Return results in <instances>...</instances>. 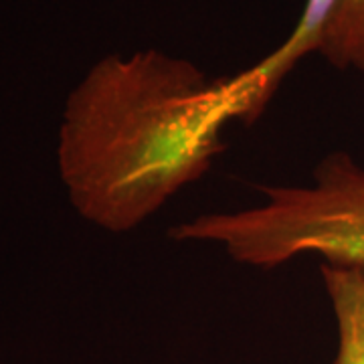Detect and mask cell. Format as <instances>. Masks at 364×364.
<instances>
[{"label":"cell","mask_w":364,"mask_h":364,"mask_svg":"<svg viewBox=\"0 0 364 364\" xmlns=\"http://www.w3.org/2000/svg\"><path fill=\"white\" fill-rule=\"evenodd\" d=\"M320 55L340 71L364 73V0H342L324 31Z\"/></svg>","instance_id":"cell-5"},{"label":"cell","mask_w":364,"mask_h":364,"mask_svg":"<svg viewBox=\"0 0 364 364\" xmlns=\"http://www.w3.org/2000/svg\"><path fill=\"white\" fill-rule=\"evenodd\" d=\"M342 0H306L298 25L277 49L259 63L219 79L231 122L251 124L263 114L277 87L304 57L320 51L324 31Z\"/></svg>","instance_id":"cell-3"},{"label":"cell","mask_w":364,"mask_h":364,"mask_svg":"<svg viewBox=\"0 0 364 364\" xmlns=\"http://www.w3.org/2000/svg\"><path fill=\"white\" fill-rule=\"evenodd\" d=\"M265 203L174 225L176 241L215 243L237 263L272 269L312 253L364 263V168L346 152L316 166L310 186H259Z\"/></svg>","instance_id":"cell-2"},{"label":"cell","mask_w":364,"mask_h":364,"mask_svg":"<svg viewBox=\"0 0 364 364\" xmlns=\"http://www.w3.org/2000/svg\"><path fill=\"white\" fill-rule=\"evenodd\" d=\"M338 332L334 364H364V263H320Z\"/></svg>","instance_id":"cell-4"},{"label":"cell","mask_w":364,"mask_h":364,"mask_svg":"<svg viewBox=\"0 0 364 364\" xmlns=\"http://www.w3.org/2000/svg\"><path fill=\"white\" fill-rule=\"evenodd\" d=\"M219 79L158 49L105 55L69 91L57 166L79 217L128 233L225 150Z\"/></svg>","instance_id":"cell-1"}]
</instances>
